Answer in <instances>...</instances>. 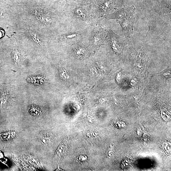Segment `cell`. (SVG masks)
<instances>
[{"label":"cell","mask_w":171,"mask_h":171,"mask_svg":"<svg viewBox=\"0 0 171 171\" xmlns=\"http://www.w3.org/2000/svg\"><path fill=\"white\" fill-rule=\"evenodd\" d=\"M60 76L64 80H67L70 78L69 74L67 71L63 68H60L59 69Z\"/></svg>","instance_id":"9c48e42d"},{"label":"cell","mask_w":171,"mask_h":171,"mask_svg":"<svg viewBox=\"0 0 171 171\" xmlns=\"http://www.w3.org/2000/svg\"><path fill=\"white\" fill-rule=\"evenodd\" d=\"M105 43L108 45L113 51L119 56L122 55L125 49L132 45L131 41L127 38L118 35L110 29L108 30Z\"/></svg>","instance_id":"3957f363"},{"label":"cell","mask_w":171,"mask_h":171,"mask_svg":"<svg viewBox=\"0 0 171 171\" xmlns=\"http://www.w3.org/2000/svg\"><path fill=\"white\" fill-rule=\"evenodd\" d=\"M78 159L80 161V162L86 161L87 160V156L85 155H80L79 156L78 158Z\"/></svg>","instance_id":"4fadbf2b"},{"label":"cell","mask_w":171,"mask_h":171,"mask_svg":"<svg viewBox=\"0 0 171 171\" xmlns=\"http://www.w3.org/2000/svg\"><path fill=\"white\" fill-rule=\"evenodd\" d=\"M14 60L15 63H19L20 61V55L18 54L17 52H14Z\"/></svg>","instance_id":"8fae6325"},{"label":"cell","mask_w":171,"mask_h":171,"mask_svg":"<svg viewBox=\"0 0 171 171\" xmlns=\"http://www.w3.org/2000/svg\"><path fill=\"white\" fill-rule=\"evenodd\" d=\"M74 13L75 16L81 20L85 21L87 19L88 16L87 14L80 8L76 9Z\"/></svg>","instance_id":"52a82bcc"},{"label":"cell","mask_w":171,"mask_h":171,"mask_svg":"<svg viewBox=\"0 0 171 171\" xmlns=\"http://www.w3.org/2000/svg\"><path fill=\"white\" fill-rule=\"evenodd\" d=\"M67 150L65 145L63 143L58 147L55 152V154L58 158H62L65 155Z\"/></svg>","instance_id":"8992f818"},{"label":"cell","mask_w":171,"mask_h":171,"mask_svg":"<svg viewBox=\"0 0 171 171\" xmlns=\"http://www.w3.org/2000/svg\"><path fill=\"white\" fill-rule=\"evenodd\" d=\"M5 34V32L4 30L0 28V39L2 38L4 36Z\"/></svg>","instance_id":"9a60e30c"},{"label":"cell","mask_w":171,"mask_h":171,"mask_svg":"<svg viewBox=\"0 0 171 171\" xmlns=\"http://www.w3.org/2000/svg\"><path fill=\"white\" fill-rule=\"evenodd\" d=\"M41 144H47L50 142L49 138L44 135L41 136L39 138Z\"/></svg>","instance_id":"30bf717a"},{"label":"cell","mask_w":171,"mask_h":171,"mask_svg":"<svg viewBox=\"0 0 171 171\" xmlns=\"http://www.w3.org/2000/svg\"><path fill=\"white\" fill-rule=\"evenodd\" d=\"M108 32L107 29L102 25L95 27L90 37L91 43L97 47L104 44Z\"/></svg>","instance_id":"277c9868"},{"label":"cell","mask_w":171,"mask_h":171,"mask_svg":"<svg viewBox=\"0 0 171 171\" xmlns=\"http://www.w3.org/2000/svg\"><path fill=\"white\" fill-rule=\"evenodd\" d=\"M115 12L111 14L105 15L107 20L114 19L121 25L122 35L126 38H131L133 33V26L135 18L136 8L134 6L124 5L121 9L115 8Z\"/></svg>","instance_id":"7a4b0ae2"},{"label":"cell","mask_w":171,"mask_h":171,"mask_svg":"<svg viewBox=\"0 0 171 171\" xmlns=\"http://www.w3.org/2000/svg\"><path fill=\"white\" fill-rule=\"evenodd\" d=\"M74 51L77 56L81 57L84 56L86 54V51L85 49L81 46L76 44L75 46Z\"/></svg>","instance_id":"ba28073f"},{"label":"cell","mask_w":171,"mask_h":171,"mask_svg":"<svg viewBox=\"0 0 171 171\" xmlns=\"http://www.w3.org/2000/svg\"><path fill=\"white\" fill-rule=\"evenodd\" d=\"M144 15L149 31L160 35L171 34V0H151Z\"/></svg>","instance_id":"6da1fadb"},{"label":"cell","mask_w":171,"mask_h":171,"mask_svg":"<svg viewBox=\"0 0 171 171\" xmlns=\"http://www.w3.org/2000/svg\"><path fill=\"white\" fill-rule=\"evenodd\" d=\"M78 36V34L77 33H71L66 35V38L67 39H72Z\"/></svg>","instance_id":"7c38bea8"},{"label":"cell","mask_w":171,"mask_h":171,"mask_svg":"<svg viewBox=\"0 0 171 171\" xmlns=\"http://www.w3.org/2000/svg\"><path fill=\"white\" fill-rule=\"evenodd\" d=\"M86 122L87 124H91L93 122V120L91 117H87L85 119Z\"/></svg>","instance_id":"5bb4252c"},{"label":"cell","mask_w":171,"mask_h":171,"mask_svg":"<svg viewBox=\"0 0 171 171\" xmlns=\"http://www.w3.org/2000/svg\"><path fill=\"white\" fill-rule=\"evenodd\" d=\"M115 0H100L98 7V16L104 17L116 6Z\"/></svg>","instance_id":"5b68a950"}]
</instances>
